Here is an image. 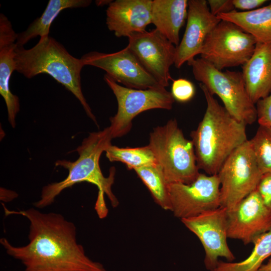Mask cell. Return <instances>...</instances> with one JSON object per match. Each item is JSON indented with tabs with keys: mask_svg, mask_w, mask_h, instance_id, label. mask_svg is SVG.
I'll return each mask as SVG.
<instances>
[{
	"mask_svg": "<svg viewBox=\"0 0 271 271\" xmlns=\"http://www.w3.org/2000/svg\"><path fill=\"white\" fill-rule=\"evenodd\" d=\"M90 0H49L42 15L35 19L24 31L17 34L16 45L24 47L31 40L49 36L51 25L61 12L67 9L86 8Z\"/></svg>",
	"mask_w": 271,
	"mask_h": 271,
	"instance_id": "cell-21",
	"label": "cell"
},
{
	"mask_svg": "<svg viewBox=\"0 0 271 271\" xmlns=\"http://www.w3.org/2000/svg\"><path fill=\"white\" fill-rule=\"evenodd\" d=\"M112 139L109 126L102 130L91 132L76 149L79 155L76 161H57L55 166L67 169L68 174L61 181L45 186L42 188L40 199L34 203V206L40 209L47 207L54 202L56 197L64 189L86 182L97 187L98 192L94 209L99 218L106 217L108 210L104 195H107L112 207H116L119 203L111 189L114 181L115 168H110L109 174L106 177L103 175L99 166L100 157L111 145Z\"/></svg>",
	"mask_w": 271,
	"mask_h": 271,
	"instance_id": "cell-2",
	"label": "cell"
},
{
	"mask_svg": "<svg viewBox=\"0 0 271 271\" xmlns=\"http://www.w3.org/2000/svg\"><path fill=\"white\" fill-rule=\"evenodd\" d=\"M207 4L211 13L215 16L235 10L232 0H208Z\"/></svg>",
	"mask_w": 271,
	"mask_h": 271,
	"instance_id": "cell-29",
	"label": "cell"
},
{
	"mask_svg": "<svg viewBox=\"0 0 271 271\" xmlns=\"http://www.w3.org/2000/svg\"><path fill=\"white\" fill-rule=\"evenodd\" d=\"M220 21L211 13L207 1H188L185 33L176 48V68H180L200 54L207 37Z\"/></svg>",
	"mask_w": 271,
	"mask_h": 271,
	"instance_id": "cell-15",
	"label": "cell"
},
{
	"mask_svg": "<svg viewBox=\"0 0 271 271\" xmlns=\"http://www.w3.org/2000/svg\"><path fill=\"white\" fill-rule=\"evenodd\" d=\"M242 68L247 91L255 104L271 92V43L257 42Z\"/></svg>",
	"mask_w": 271,
	"mask_h": 271,
	"instance_id": "cell-18",
	"label": "cell"
},
{
	"mask_svg": "<svg viewBox=\"0 0 271 271\" xmlns=\"http://www.w3.org/2000/svg\"><path fill=\"white\" fill-rule=\"evenodd\" d=\"M216 17L237 25L252 36L258 43H271V3L250 11L235 10Z\"/></svg>",
	"mask_w": 271,
	"mask_h": 271,
	"instance_id": "cell-20",
	"label": "cell"
},
{
	"mask_svg": "<svg viewBox=\"0 0 271 271\" xmlns=\"http://www.w3.org/2000/svg\"><path fill=\"white\" fill-rule=\"evenodd\" d=\"M256 190L264 205L271 211V173L262 174Z\"/></svg>",
	"mask_w": 271,
	"mask_h": 271,
	"instance_id": "cell-28",
	"label": "cell"
},
{
	"mask_svg": "<svg viewBox=\"0 0 271 271\" xmlns=\"http://www.w3.org/2000/svg\"><path fill=\"white\" fill-rule=\"evenodd\" d=\"M188 1L154 0L152 23L157 30L177 47L180 31L187 20Z\"/></svg>",
	"mask_w": 271,
	"mask_h": 271,
	"instance_id": "cell-19",
	"label": "cell"
},
{
	"mask_svg": "<svg viewBox=\"0 0 271 271\" xmlns=\"http://www.w3.org/2000/svg\"><path fill=\"white\" fill-rule=\"evenodd\" d=\"M270 229L271 211L264 205L256 189L228 211V238L240 240L247 244Z\"/></svg>",
	"mask_w": 271,
	"mask_h": 271,
	"instance_id": "cell-14",
	"label": "cell"
},
{
	"mask_svg": "<svg viewBox=\"0 0 271 271\" xmlns=\"http://www.w3.org/2000/svg\"><path fill=\"white\" fill-rule=\"evenodd\" d=\"M262 174L247 140L230 155L217 174L220 206L233 209L256 189Z\"/></svg>",
	"mask_w": 271,
	"mask_h": 271,
	"instance_id": "cell-7",
	"label": "cell"
},
{
	"mask_svg": "<svg viewBox=\"0 0 271 271\" xmlns=\"http://www.w3.org/2000/svg\"><path fill=\"white\" fill-rule=\"evenodd\" d=\"M2 205L6 216L20 215L30 222L27 245L16 246L0 239L7 253L24 264V271H108L86 255L77 241L75 224L61 214L33 208L10 210Z\"/></svg>",
	"mask_w": 271,
	"mask_h": 271,
	"instance_id": "cell-1",
	"label": "cell"
},
{
	"mask_svg": "<svg viewBox=\"0 0 271 271\" xmlns=\"http://www.w3.org/2000/svg\"><path fill=\"white\" fill-rule=\"evenodd\" d=\"M112 1H107V0H105V1H96V3L97 4V5L98 6H103V5H109V4L112 2Z\"/></svg>",
	"mask_w": 271,
	"mask_h": 271,
	"instance_id": "cell-32",
	"label": "cell"
},
{
	"mask_svg": "<svg viewBox=\"0 0 271 271\" xmlns=\"http://www.w3.org/2000/svg\"><path fill=\"white\" fill-rule=\"evenodd\" d=\"M207 107L197 128L190 134L197 166L207 175H217L223 164L247 141L246 125L233 117L202 84Z\"/></svg>",
	"mask_w": 271,
	"mask_h": 271,
	"instance_id": "cell-3",
	"label": "cell"
},
{
	"mask_svg": "<svg viewBox=\"0 0 271 271\" xmlns=\"http://www.w3.org/2000/svg\"><path fill=\"white\" fill-rule=\"evenodd\" d=\"M149 145L168 184H189L200 174L193 142L185 137L176 119L154 128Z\"/></svg>",
	"mask_w": 271,
	"mask_h": 271,
	"instance_id": "cell-5",
	"label": "cell"
},
{
	"mask_svg": "<svg viewBox=\"0 0 271 271\" xmlns=\"http://www.w3.org/2000/svg\"><path fill=\"white\" fill-rule=\"evenodd\" d=\"M134 170L149 189L156 202L164 209L171 210L168 184L158 164L145 166Z\"/></svg>",
	"mask_w": 271,
	"mask_h": 271,
	"instance_id": "cell-24",
	"label": "cell"
},
{
	"mask_svg": "<svg viewBox=\"0 0 271 271\" xmlns=\"http://www.w3.org/2000/svg\"><path fill=\"white\" fill-rule=\"evenodd\" d=\"M171 210L175 216L193 217L220 207V184L217 175L200 173L192 183L168 184Z\"/></svg>",
	"mask_w": 271,
	"mask_h": 271,
	"instance_id": "cell-10",
	"label": "cell"
},
{
	"mask_svg": "<svg viewBox=\"0 0 271 271\" xmlns=\"http://www.w3.org/2000/svg\"><path fill=\"white\" fill-rule=\"evenodd\" d=\"M256 108L259 124L271 127V92L257 101Z\"/></svg>",
	"mask_w": 271,
	"mask_h": 271,
	"instance_id": "cell-27",
	"label": "cell"
},
{
	"mask_svg": "<svg viewBox=\"0 0 271 271\" xmlns=\"http://www.w3.org/2000/svg\"><path fill=\"white\" fill-rule=\"evenodd\" d=\"M103 79L117 102V112L110 118L109 127L112 139L127 133L133 119L141 112L153 109L170 110L175 102L171 92L163 86L137 89L119 85L106 74Z\"/></svg>",
	"mask_w": 271,
	"mask_h": 271,
	"instance_id": "cell-8",
	"label": "cell"
},
{
	"mask_svg": "<svg viewBox=\"0 0 271 271\" xmlns=\"http://www.w3.org/2000/svg\"><path fill=\"white\" fill-rule=\"evenodd\" d=\"M249 256L237 262L219 261L213 271H257L263 261L271 256V229L257 237Z\"/></svg>",
	"mask_w": 271,
	"mask_h": 271,
	"instance_id": "cell-22",
	"label": "cell"
},
{
	"mask_svg": "<svg viewBox=\"0 0 271 271\" xmlns=\"http://www.w3.org/2000/svg\"><path fill=\"white\" fill-rule=\"evenodd\" d=\"M250 141L260 172L271 173V127L259 125Z\"/></svg>",
	"mask_w": 271,
	"mask_h": 271,
	"instance_id": "cell-25",
	"label": "cell"
},
{
	"mask_svg": "<svg viewBox=\"0 0 271 271\" xmlns=\"http://www.w3.org/2000/svg\"><path fill=\"white\" fill-rule=\"evenodd\" d=\"M171 92L175 100L185 103L193 98L195 94V88L189 80L179 78L173 80Z\"/></svg>",
	"mask_w": 271,
	"mask_h": 271,
	"instance_id": "cell-26",
	"label": "cell"
},
{
	"mask_svg": "<svg viewBox=\"0 0 271 271\" xmlns=\"http://www.w3.org/2000/svg\"><path fill=\"white\" fill-rule=\"evenodd\" d=\"M267 1L266 0H232L235 9L241 10V12H247L259 8Z\"/></svg>",
	"mask_w": 271,
	"mask_h": 271,
	"instance_id": "cell-30",
	"label": "cell"
},
{
	"mask_svg": "<svg viewBox=\"0 0 271 271\" xmlns=\"http://www.w3.org/2000/svg\"><path fill=\"white\" fill-rule=\"evenodd\" d=\"M110 162H120L128 169L157 164V161L152 149L148 146L138 148H119L110 145L105 151Z\"/></svg>",
	"mask_w": 271,
	"mask_h": 271,
	"instance_id": "cell-23",
	"label": "cell"
},
{
	"mask_svg": "<svg viewBox=\"0 0 271 271\" xmlns=\"http://www.w3.org/2000/svg\"><path fill=\"white\" fill-rule=\"evenodd\" d=\"M257 271H271V256L269 257L267 262L264 264H262Z\"/></svg>",
	"mask_w": 271,
	"mask_h": 271,
	"instance_id": "cell-31",
	"label": "cell"
},
{
	"mask_svg": "<svg viewBox=\"0 0 271 271\" xmlns=\"http://www.w3.org/2000/svg\"><path fill=\"white\" fill-rule=\"evenodd\" d=\"M16 71L28 79L40 74L51 76L79 101L86 114L97 125L95 115L82 92L81 71L82 60L70 54L60 43L49 36L40 38L34 47L15 49Z\"/></svg>",
	"mask_w": 271,
	"mask_h": 271,
	"instance_id": "cell-4",
	"label": "cell"
},
{
	"mask_svg": "<svg viewBox=\"0 0 271 271\" xmlns=\"http://www.w3.org/2000/svg\"><path fill=\"white\" fill-rule=\"evenodd\" d=\"M227 214L228 210L220 206L197 216L181 219L201 241L205 252V266L211 271L216 267L218 257H224L229 262L235 259L227 243Z\"/></svg>",
	"mask_w": 271,
	"mask_h": 271,
	"instance_id": "cell-12",
	"label": "cell"
},
{
	"mask_svg": "<svg viewBox=\"0 0 271 271\" xmlns=\"http://www.w3.org/2000/svg\"><path fill=\"white\" fill-rule=\"evenodd\" d=\"M152 0H115L106 11V24L117 37L146 30L152 23Z\"/></svg>",
	"mask_w": 271,
	"mask_h": 271,
	"instance_id": "cell-16",
	"label": "cell"
},
{
	"mask_svg": "<svg viewBox=\"0 0 271 271\" xmlns=\"http://www.w3.org/2000/svg\"><path fill=\"white\" fill-rule=\"evenodd\" d=\"M17 33L4 14H0V94L5 100L8 120L11 126H16V117L20 110L19 97L10 90V82L16 71L15 61Z\"/></svg>",
	"mask_w": 271,
	"mask_h": 271,
	"instance_id": "cell-17",
	"label": "cell"
},
{
	"mask_svg": "<svg viewBox=\"0 0 271 271\" xmlns=\"http://www.w3.org/2000/svg\"><path fill=\"white\" fill-rule=\"evenodd\" d=\"M256 41L235 24L221 20L207 37L201 58L216 69L243 66L252 56Z\"/></svg>",
	"mask_w": 271,
	"mask_h": 271,
	"instance_id": "cell-9",
	"label": "cell"
},
{
	"mask_svg": "<svg viewBox=\"0 0 271 271\" xmlns=\"http://www.w3.org/2000/svg\"><path fill=\"white\" fill-rule=\"evenodd\" d=\"M127 47L147 71L162 86L173 80L170 72L174 64L177 47L156 29L134 33L128 37Z\"/></svg>",
	"mask_w": 271,
	"mask_h": 271,
	"instance_id": "cell-11",
	"label": "cell"
},
{
	"mask_svg": "<svg viewBox=\"0 0 271 271\" xmlns=\"http://www.w3.org/2000/svg\"><path fill=\"white\" fill-rule=\"evenodd\" d=\"M81 59L85 66H92L105 71L114 81L126 87L147 89L162 86L127 46L112 53L91 51L83 55Z\"/></svg>",
	"mask_w": 271,
	"mask_h": 271,
	"instance_id": "cell-13",
	"label": "cell"
},
{
	"mask_svg": "<svg viewBox=\"0 0 271 271\" xmlns=\"http://www.w3.org/2000/svg\"><path fill=\"white\" fill-rule=\"evenodd\" d=\"M187 64L195 79L211 94L217 95L233 117L246 125L257 120L256 105L248 94L242 72L219 70L201 58Z\"/></svg>",
	"mask_w": 271,
	"mask_h": 271,
	"instance_id": "cell-6",
	"label": "cell"
}]
</instances>
